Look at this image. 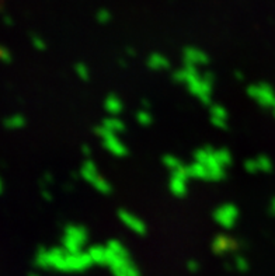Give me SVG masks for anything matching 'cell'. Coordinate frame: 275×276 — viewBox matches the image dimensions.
I'll return each mask as SVG.
<instances>
[]
</instances>
